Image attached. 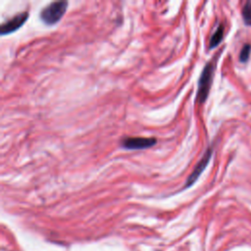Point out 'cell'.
Masks as SVG:
<instances>
[{"instance_id": "cell-1", "label": "cell", "mask_w": 251, "mask_h": 251, "mask_svg": "<svg viewBox=\"0 0 251 251\" xmlns=\"http://www.w3.org/2000/svg\"><path fill=\"white\" fill-rule=\"evenodd\" d=\"M67 8H68L67 1L52 2L41 10L39 17L45 25H52L57 24L63 18Z\"/></svg>"}, {"instance_id": "cell-2", "label": "cell", "mask_w": 251, "mask_h": 251, "mask_svg": "<svg viewBox=\"0 0 251 251\" xmlns=\"http://www.w3.org/2000/svg\"><path fill=\"white\" fill-rule=\"evenodd\" d=\"M214 69L215 65L212 62H209L203 69L199 81H198V90H197V96H196V101L201 104L204 103L205 100L208 97L209 91H210V86L212 83V78H213V74H214Z\"/></svg>"}, {"instance_id": "cell-3", "label": "cell", "mask_w": 251, "mask_h": 251, "mask_svg": "<svg viewBox=\"0 0 251 251\" xmlns=\"http://www.w3.org/2000/svg\"><path fill=\"white\" fill-rule=\"evenodd\" d=\"M157 143L156 138L154 137H126L121 141V145L125 149L128 150H138L145 149L154 146Z\"/></svg>"}, {"instance_id": "cell-4", "label": "cell", "mask_w": 251, "mask_h": 251, "mask_svg": "<svg viewBox=\"0 0 251 251\" xmlns=\"http://www.w3.org/2000/svg\"><path fill=\"white\" fill-rule=\"evenodd\" d=\"M28 13L27 12H22L17 15H15L13 18L9 19L5 23H3L0 26V31L2 35H6L9 33H12L19 29L27 20Z\"/></svg>"}, {"instance_id": "cell-5", "label": "cell", "mask_w": 251, "mask_h": 251, "mask_svg": "<svg viewBox=\"0 0 251 251\" xmlns=\"http://www.w3.org/2000/svg\"><path fill=\"white\" fill-rule=\"evenodd\" d=\"M212 152H213L212 148H208V149H207V151L205 152L204 156H203V157L201 158V160L197 163V165L195 166L194 170L192 171V173L190 174V176L187 177L186 182H185V186H184L185 188L188 187V186H190V185H192V184L197 180V178L200 176V175L202 174V172L204 171V169L207 167V165H208V163H209V161H210V159H211V157H212Z\"/></svg>"}, {"instance_id": "cell-6", "label": "cell", "mask_w": 251, "mask_h": 251, "mask_svg": "<svg viewBox=\"0 0 251 251\" xmlns=\"http://www.w3.org/2000/svg\"><path fill=\"white\" fill-rule=\"evenodd\" d=\"M224 25H220L216 31L212 34L211 36V39H210V44H209V47L212 49L214 47H216L223 39V36H224Z\"/></svg>"}, {"instance_id": "cell-7", "label": "cell", "mask_w": 251, "mask_h": 251, "mask_svg": "<svg viewBox=\"0 0 251 251\" xmlns=\"http://www.w3.org/2000/svg\"><path fill=\"white\" fill-rule=\"evenodd\" d=\"M242 18L246 25H251V2L245 3L242 8Z\"/></svg>"}, {"instance_id": "cell-8", "label": "cell", "mask_w": 251, "mask_h": 251, "mask_svg": "<svg viewBox=\"0 0 251 251\" xmlns=\"http://www.w3.org/2000/svg\"><path fill=\"white\" fill-rule=\"evenodd\" d=\"M251 52V45L250 44H244V46L242 47L240 54H239V60L241 63H244L248 60L249 55Z\"/></svg>"}]
</instances>
